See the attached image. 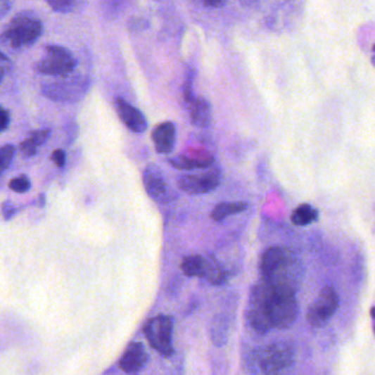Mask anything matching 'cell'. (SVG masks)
<instances>
[{"label": "cell", "instance_id": "8992f818", "mask_svg": "<svg viewBox=\"0 0 375 375\" xmlns=\"http://www.w3.org/2000/svg\"><path fill=\"white\" fill-rule=\"evenodd\" d=\"M172 328L174 319L168 315L151 318L144 326L145 337L149 345L164 357H172L174 352L172 347Z\"/></svg>", "mask_w": 375, "mask_h": 375}, {"label": "cell", "instance_id": "5b68a950", "mask_svg": "<svg viewBox=\"0 0 375 375\" xmlns=\"http://www.w3.org/2000/svg\"><path fill=\"white\" fill-rule=\"evenodd\" d=\"M77 66L72 53L61 45H46L44 56L35 64V70L48 76H70Z\"/></svg>", "mask_w": 375, "mask_h": 375}, {"label": "cell", "instance_id": "d4e9b609", "mask_svg": "<svg viewBox=\"0 0 375 375\" xmlns=\"http://www.w3.org/2000/svg\"><path fill=\"white\" fill-rule=\"evenodd\" d=\"M52 160L58 168H63L66 164V154L63 149H56L52 154Z\"/></svg>", "mask_w": 375, "mask_h": 375}, {"label": "cell", "instance_id": "f546056e", "mask_svg": "<svg viewBox=\"0 0 375 375\" xmlns=\"http://www.w3.org/2000/svg\"><path fill=\"white\" fill-rule=\"evenodd\" d=\"M11 68V61L6 56L4 53L0 52V70H9Z\"/></svg>", "mask_w": 375, "mask_h": 375}, {"label": "cell", "instance_id": "9c48e42d", "mask_svg": "<svg viewBox=\"0 0 375 375\" xmlns=\"http://www.w3.org/2000/svg\"><path fill=\"white\" fill-rule=\"evenodd\" d=\"M220 167L211 166L201 174H182L178 178V186L188 194H206L217 190L221 184Z\"/></svg>", "mask_w": 375, "mask_h": 375}, {"label": "cell", "instance_id": "5bb4252c", "mask_svg": "<svg viewBox=\"0 0 375 375\" xmlns=\"http://www.w3.org/2000/svg\"><path fill=\"white\" fill-rule=\"evenodd\" d=\"M186 107L192 125L201 129H206L211 125L212 108L205 98L194 97V99Z\"/></svg>", "mask_w": 375, "mask_h": 375}, {"label": "cell", "instance_id": "3957f363", "mask_svg": "<svg viewBox=\"0 0 375 375\" xmlns=\"http://www.w3.org/2000/svg\"><path fill=\"white\" fill-rule=\"evenodd\" d=\"M256 361L265 375H293V345L284 341L270 343L257 351Z\"/></svg>", "mask_w": 375, "mask_h": 375}, {"label": "cell", "instance_id": "ac0fdd59", "mask_svg": "<svg viewBox=\"0 0 375 375\" xmlns=\"http://www.w3.org/2000/svg\"><path fill=\"white\" fill-rule=\"evenodd\" d=\"M204 278L213 286H222L227 279V272L215 257H206V269Z\"/></svg>", "mask_w": 375, "mask_h": 375}, {"label": "cell", "instance_id": "4dcf8cb0", "mask_svg": "<svg viewBox=\"0 0 375 375\" xmlns=\"http://www.w3.org/2000/svg\"><path fill=\"white\" fill-rule=\"evenodd\" d=\"M6 72H7V70H0V82H3L4 77H5Z\"/></svg>", "mask_w": 375, "mask_h": 375}, {"label": "cell", "instance_id": "603a6c76", "mask_svg": "<svg viewBox=\"0 0 375 375\" xmlns=\"http://www.w3.org/2000/svg\"><path fill=\"white\" fill-rule=\"evenodd\" d=\"M30 186V180L27 179L25 176L17 177L9 182V188L17 193H25L29 191Z\"/></svg>", "mask_w": 375, "mask_h": 375}, {"label": "cell", "instance_id": "ba28073f", "mask_svg": "<svg viewBox=\"0 0 375 375\" xmlns=\"http://www.w3.org/2000/svg\"><path fill=\"white\" fill-rule=\"evenodd\" d=\"M145 191L156 203L167 204L177 199V193L167 182L164 172L157 165L151 164L143 172Z\"/></svg>", "mask_w": 375, "mask_h": 375}, {"label": "cell", "instance_id": "7a4b0ae2", "mask_svg": "<svg viewBox=\"0 0 375 375\" xmlns=\"http://www.w3.org/2000/svg\"><path fill=\"white\" fill-rule=\"evenodd\" d=\"M43 30L40 18L29 11H23L9 21L1 33V40L13 50H25L39 41Z\"/></svg>", "mask_w": 375, "mask_h": 375}, {"label": "cell", "instance_id": "8fae6325", "mask_svg": "<svg viewBox=\"0 0 375 375\" xmlns=\"http://www.w3.org/2000/svg\"><path fill=\"white\" fill-rule=\"evenodd\" d=\"M115 108L123 125L134 133H144L147 129V120L142 112L133 107L127 100L115 98Z\"/></svg>", "mask_w": 375, "mask_h": 375}, {"label": "cell", "instance_id": "ffe728a7", "mask_svg": "<svg viewBox=\"0 0 375 375\" xmlns=\"http://www.w3.org/2000/svg\"><path fill=\"white\" fill-rule=\"evenodd\" d=\"M55 13H70L77 8L78 0H44Z\"/></svg>", "mask_w": 375, "mask_h": 375}, {"label": "cell", "instance_id": "836d02e7", "mask_svg": "<svg viewBox=\"0 0 375 375\" xmlns=\"http://www.w3.org/2000/svg\"><path fill=\"white\" fill-rule=\"evenodd\" d=\"M374 333H375V328H374Z\"/></svg>", "mask_w": 375, "mask_h": 375}, {"label": "cell", "instance_id": "6da1fadb", "mask_svg": "<svg viewBox=\"0 0 375 375\" xmlns=\"http://www.w3.org/2000/svg\"><path fill=\"white\" fill-rule=\"evenodd\" d=\"M298 316L295 291L271 286L264 280L251 290L247 318L256 333L288 329L295 323Z\"/></svg>", "mask_w": 375, "mask_h": 375}, {"label": "cell", "instance_id": "44dd1931", "mask_svg": "<svg viewBox=\"0 0 375 375\" xmlns=\"http://www.w3.org/2000/svg\"><path fill=\"white\" fill-rule=\"evenodd\" d=\"M15 149L13 145H5L0 147V176L7 170L11 164L13 156H15Z\"/></svg>", "mask_w": 375, "mask_h": 375}, {"label": "cell", "instance_id": "9a60e30c", "mask_svg": "<svg viewBox=\"0 0 375 375\" xmlns=\"http://www.w3.org/2000/svg\"><path fill=\"white\" fill-rule=\"evenodd\" d=\"M180 269L186 277L190 278H204L206 269V257L201 255H190L184 257Z\"/></svg>", "mask_w": 375, "mask_h": 375}, {"label": "cell", "instance_id": "484cf974", "mask_svg": "<svg viewBox=\"0 0 375 375\" xmlns=\"http://www.w3.org/2000/svg\"><path fill=\"white\" fill-rule=\"evenodd\" d=\"M9 122H11L9 112L0 106V132H3L7 129Z\"/></svg>", "mask_w": 375, "mask_h": 375}, {"label": "cell", "instance_id": "7c38bea8", "mask_svg": "<svg viewBox=\"0 0 375 375\" xmlns=\"http://www.w3.org/2000/svg\"><path fill=\"white\" fill-rule=\"evenodd\" d=\"M147 355L144 345L141 343H131L125 349L119 361V367L123 372L129 375H136L146 364Z\"/></svg>", "mask_w": 375, "mask_h": 375}, {"label": "cell", "instance_id": "30bf717a", "mask_svg": "<svg viewBox=\"0 0 375 375\" xmlns=\"http://www.w3.org/2000/svg\"><path fill=\"white\" fill-rule=\"evenodd\" d=\"M214 163V156L200 149H191L186 154L177 155L170 159V164L179 170H208Z\"/></svg>", "mask_w": 375, "mask_h": 375}, {"label": "cell", "instance_id": "f1b7e54d", "mask_svg": "<svg viewBox=\"0 0 375 375\" xmlns=\"http://www.w3.org/2000/svg\"><path fill=\"white\" fill-rule=\"evenodd\" d=\"M208 8H221L227 4V0H200Z\"/></svg>", "mask_w": 375, "mask_h": 375}, {"label": "cell", "instance_id": "e0dca14e", "mask_svg": "<svg viewBox=\"0 0 375 375\" xmlns=\"http://www.w3.org/2000/svg\"><path fill=\"white\" fill-rule=\"evenodd\" d=\"M319 217L318 210L311 204H301L298 205L293 213L291 215V221L296 227H307L311 224L315 223Z\"/></svg>", "mask_w": 375, "mask_h": 375}, {"label": "cell", "instance_id": "277c9868", "mask_svg": "<svg viewBox=\"0 0 375 375\" xmlns=\"http://www.w3.org/2000/svg\"><path fill=\"white\" fill-rule=\"evenodd\" d=\"M91 86L87 76H66L62 80L49 82L42 86V94L53 101L74 103L85 97Z\"/></svg>", "mask_w": 375, "mask_h": 375}, {"label": "cell", "instance_id": "83f0119b", "mask_svg": "<svg viewBox=\"0 0 375 375\" xmlns=\"http://www.w3.org/2000/svg\"><path fill=\"white\" fill-rule=\"evenodd\" d=\"M15 210L11 202H5L3 204V214L5 220H11L15 215Z\"/></svg>", "mask_w": 375, "mask_h": 375}, {"label": "cell", "instance_id": "cb8c5ba5", "mask_svg": "<svg viewBox=\"0 0 375 375\" xmlns=\"http://www.w3.org/2000/svg\"><path fill=\"white\" fill-rule=\"evenodd\" d=\"M194 75L193 72H189L186 75V80H184V87H182V97H184V103L186 106L189 105L190 102L194 99L196 96L192 91V82H193Z\"/></svg>", "mask_w": 375, "mask_h": 375}, {"label": "cell", "instance_id": "4fadbf2b", "mask_svg": "<svg viewBox=\"0 0 375 375\" xmlns=\"http://www.w3.org/2000/svg\"><path fill=\"white\" fill-rule=\"evenodd\" d=\"M152 139L158 154H170L176 144V125L174 122L159 123L153 129Z\"/></svg>", "mask_w": 375, "mask_h": 375}, {"label": "cell", "instance_id": "7402d4cb", "mask_svg": "<svg viewBox=\"0 0 375 375\" xmlns=\"http://www.w3.org/2000/svg\"><path fill=\"white\" fill-rule=\"evenodd\" d=\"M40 143L37 142L35 137L33 135H31L29 139H25L21 143L20 151L21 154L25 157H32L37 154V151L39 147H40Z\"/></svg>", "mask_w": 375, "mask_h": 375}, {"label": "cell", "instance_id": "4316f807", "mask_svg": "<svg viewBox=\"0 0 375 375\" xmlns=\"http://www.w3.org/2000/svg\"><path fill=\"white\" fill-rule=\"evenodd\" d=\"M13 4L11 0H0V20L11 13Z\"/></svg>", "mask_w": 375, "mask_h": 375}, {"label": "cell", "instance_id": "d6986e66", "mask_svg": "<svg viewBox=\"0 0 375 375\" xmlns=\"http://www.w3.org/2000/svg\"><path fill=\"white\" fill-rule=\"evenodd\" d=\"M229 336V325L223 318H217L211 327V338L217 347L225 345Z\"/></svg>", "mask_w": 375, "mask_h": 375}, {"label": "cell", "instance_id": "d6a6232c", "mask_svg": "<svg viewBox=\"0 0 375 375\" xmlns=\"http://www.w3.org/2000/svg\"><path fill=\"white\" fill-rule=\"evenodd\" d=\"M370 314L371 316H372L373 319H375V306L374 307L371 308Z\"/></svg>", "mask_w": 375, "mask_h": 375}, {"label": "cell", "instance_id": "52a82bcc", "mask_svg": "<svg viewBox=\"0 0 375 375\" xmlns=\"http://www.w3.org/2000/svg\"><path fill=\"white\" fill-rule=\"evenodd\" d=\"M339 296L333 286H325L310 305L307 321L314 327H323L339 308Z\"/></svg>", "mask_w": 375, "mask_h": 375}, {"label": "cell", "instance_id": "1f68e13d", "mask_svg": "<svg viewBox=\"0 0 375 375\" xmlns=\"http://www.w3.org/2000/svg\"><path fill=\"white\" fill-rule=\"evenodd\" d=\"M372 63H373V65H374L375 66V44L373 45V48H372Z\"/></svg>", "mask_w": 375, "mask_h": 375}, {"label": "cell", "instance_id": "2e32d148", "mask_svg": "<svg viewBox=\"0 0 375 375\" xmlns=\"http://www.w3.org/2000/svg\"><path fill=\"white\" fill-rule=\"evenodd\" d=\"M247 202H224L217 204L211 213V219L215 222L224 221L227 217L241 213L248 209Z\"/></svg>", "mask_w": 375, "mask_h": 375}]
</instances>
